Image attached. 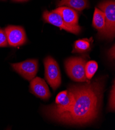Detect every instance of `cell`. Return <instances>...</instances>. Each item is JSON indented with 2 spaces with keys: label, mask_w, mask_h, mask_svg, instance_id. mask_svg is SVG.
<instances>
[{
  "label": "cell",
  "mask_w": 115,
  "mask_h": 130,
  "mask_svg": "<svg viewBox=\"0 0 115 130\" xmlns=\"http://www.w3.org/2000/svg\"><path fill=\"white\" fill-rule=\"evenodd\" d=\"M74 102L70 109L51 118L67 124L84 125L94 121L99 115L104 89L103 82L97 80L84 85H71Z\"/></svg>",
  "instance_id": "1"
},
{
  "label": "cell",
  "mask_w": 115,
  "mask_h": 130,
  "mask_svg": "<svg viewBox=\"0 0 115 130\" xmlns=\"http://www.w3.org/2000/svg\"><path fill=\"white\" fill-rule=\"evenodd\" d=\"M74 95L69 87L67 90L59 93L55 99V103L43 108V112L50 118L52 117L69 110L74 102Z\"/></svg>",
  "instance_id": "2"
},
{
  "label": "cell",
  "mask_w": 115,
  "mask_h": 130,
  "mask_svg": "<svg viewBox=\"0 0 115 130\" xmlns=\"http://www.w3.org/2000/svg\"><path fill=\"white\" fill-rule=\"evenodd\" d=\"M87 61L80 57H71L66 60V72L70 78L77 82H89L85 75V68Z\"/></svg>",
  "instance_id": "3"
},
{
  "label": "cell",
  "mask_w": 115,
  "mask_h": 130,
  "mask_svg": "<svg viewBox=\"0 0 115 130\" xmlns=\"http://www.w3.org/2000/svg\"><path fill=\"white\" fill-rule=\"evenodd\" d=\"M98 7L104 12L105 19V28L102 36L113 38L115 34V1L106 0L100 3Z\"/></svg>",
  "instance_id": "4"
},
{
  "label": "cell",
  "mask_w": 115,
  "mask_h": 130,
  "mask_svg": "<svg viewBox=\"0 0 115 130\" xmlns=\"http://www.w3.org/2000/svg\"><path fill=\"white\" fill-rule=\"evenodd\" d=\"M45 79L53 90H56L61 84V75L57 62L50 56L44 60Z\"/></svg>",
  "instance_id": "5"
},
{
  "label": "cell",
  "mask_w": 115,
  "mask_h": 130,
  "mask_svg": "<svg viewBox=\"0 0 115 130\" xmlns=\"http://www.w3.org/2000/svg\"><path fill=\"white\" fill-rule=\"evenodd\" d=\"M42 17L45 22L59 27L60 30H64L75 34H78L81 31V28L79 24L72 25L67 23L58 14L53 11L45 10Z\"/></svg>",
  "instance_id": "6"
},
{
  "label": "cell",
  "mask_w": 115,
  "mask_h": 130,
  "mask_svg": "<svg viewBox=\"0 0 115 130\" xmlns=\"http://www.w3.org/2000/svg\"><path fill=\"white\" fill-rule=\"evenodd\" d=\"M11 66L24 78L31 81L38 72V61L37 59L27 60L22 62L11 64Z\"/></svg>",
  "instance_id": "7"
},
{
  "label": "cell",
  "mask_w": 115,
  "mask_h": 130,
  "mask_svg": "<svg viewBox=\"0 0 115 130\" xmlns=\"http://www.w3.org/2000/svg\"><path fill=\"white\" fill-rule=\"evenodd\" d=\"M8 43L10 46L17 47L26 43L27 36L24 29L20 26L9 25L5 29Z\"/></svg>",
  "instance_id": "8"
},
{
  "label": "cell",
  "mask_w": 115,
  "mask_h": 130,
  "mask_svg": "<svg viewBox=\"0 0 115 130\" xmlns=\"http://www.w3.org/2000/svg\"><path fill=\"white\" fill-rule=\"evenodd\" d=\"M31 91L36 96L43 100H48L51 93L45 82L40 77H36L31 80Z\"/></svg>",
  "instance_id": "9"
},
{
  "label": "cell",
  "mask_w": 115,
  "mask_h": 130,
  "mask_svg": "<svg viewBox=\"0 0 115 130\" xmlns=\"http://www.w3.org/2000/svg\"><path fill=\"white\" fill-rule=\"evenodd\" d=\"M53 11L58 14L67 23L72 25H78L79 15L75 10L67 6H60Z\"/></svg>",
  "instance_id": "10"
},
{
  "label": "cell",
  "mask_w": 115,
  "mask_h": 130,
  "mask_svg": "<svg viewBox=\"0 0 115 130\" xmlns=\"http://www.w3.org/2000/svg\"><path fill=\"white\" fill-rule=\"evenodd\" d=\"M93 25L98 31L99 34L102 36L105 28V19L104 12L99 8H95L93 16Z\"/></svg>",
  "instance_id": "11"
},
{
  "label": "cell",
  "mask_w": 115,
  "mask_h": 130,
  "mask_svg": "<svg viewBox=\"0 0 115 130\" xmlns=\"http://www.w3.org/2000/svg\"><path fill=\"white\" fill-rule=\"evenodd\" d=\"M57 6H66L74 10L82 11L89 7V3L88 0H60Z\"/></svg>",
  "instance_id": "12"
},
{
  "label": "cell",
  "mask_w": 115,
  "mask_h": 130,
  "mask_svg": "<svg viewBox=\"0 0 115 130\" xmlns=\"http://www.w3.org/2000/svg\"><path fill=\"white\" fill-rule=\"evenodd\" d=\"M93 42V37L84 38L75 41L74 44L73 53H83L90 49L91 44Z\"/></svg>",
  "instance_id": "13"
},
{
  "label": "cell",
  "mask_w": 115,
  "mask_h": 130,
  "mask_svg": "<svg viewBox=\"0 0 115 130\" xmlns=\"http://www.w3.org/2000/svg\"><path fill=\"white\" fill-rule=\"evenodd\" d=\"M98 68V65L95 61H90L86 62L85 68V75L89 80L91 79Z\"/></svg>",
  "instance_id": "14"
},
{
  "label": "cell",
  "mask_w": 115,
  "mask_h": 130,
  "mask_svg": "<svg viewBox=\"0 0 115 130\" xmlns=\"http://www.w3.org/2000/svg\"><path fill=\"white\" fill-rule=\"evenodd\" d=\"M8 45L7 37L5 30L0 29V47H6Z\"/></svg>",
  "instance_id": "15"
},
{
  "label": "cell",
  "mask_w": 115,
  "mask_h": 130,
  "mask_svg": "<svg viewBox=\"0 0 115 130\" xmlns=\"http://www.w3.org/2000/svg\"><path fill=\"white\" fill-rule=\"evenodd\" d=\"M114 84H113L112 89L111 91L109 102V109L110 110H114Z\"/></svg>",
  "instance_id": "16"
},
{
  "label": "cell",
  "mask_w": 115,
  "mask_h": 130,
  "mask_svg": "<svg viewBox=\"0 0 115 130\" xmlns=\"http://www.w3.org/2000/svg\"><path fill=\"white\" fill-rule=\"evenodd\" d=\"M108 54L111 59H114V45H113L112 47L109 49Z\"/></svg>",
  "instance_id": "17"
},
{
  "label": "cell",
  "mask_w": 115,
  "mask_h": 130,
  "mask_svg": "<svg viewBox=\"0 0 115 130\" xmlns=\"http://www.w3.org/2000/svg\"><path fill=\"white\" fill-rule=\"evenodd\" d=\"M13 1L16 2H24V1H28V0H13Z\"/></svg>",
  "instance_id": "18"
},
{
  "label": "cell",
  "mask_w": 115,
  "mask_h": 130,
  "mask_svg": "<svg viewBox=\"0 0 115 130\" xmlns=\"http://www.w3.org/2000/svg\"><path fill=\"white\" fill-rule=\"evenodd\" d=\"M3 1H6V0H3Z\"/></svg>",
  "instance_id": "19"
}]
</instances>
